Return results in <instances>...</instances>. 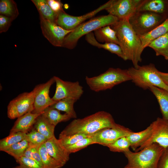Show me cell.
I'll list each match as a JSON object with an SVG mask.
<instances>
[{
	"mask_svg": "<svg viewBox=\"0 0 168 168\" xmlns=\"http://www.w3.org/2000/svg\"><path fill=\"white\" fill-rule=\"evenodd\" d=\"M35 90L20 94L11 100L7 107L8 118L14 119L26 113L32 112L33 108Z\"/></svg>",
	"mask_w": 168,
	"mask_h": 168,
	"instance_id": "8",
	"label": "cell"
},
{
	"mask_svg": "<svg viewBox=\"0 0 168 168\" xmlns=\"http://www.w3.org/2000/svg\"><path fill=\"white\" fill-rule=\"evenodd\" d=\"M44 143L40 145L39 148L43 168H61L64 165L54 159L49 155Z\"/></svg>",
	"mask_w": 168,
	"mask_h": 168,
	"instance_id": "30",
	"label": "cell"
},
{
	"mask_svg": "<svg viewBox=\"0 0 168 168\" xmlns=\"http://www.w3.org/2000/svg\"><path fill=\"white\" fill-rule=\"evenodd\" d=\"M29 145L31 148L32 154L34 160L43 167L41 159L39 152V148L40 146L34 145L30 143Z\"/></svg>",
	"mask_w": 168,
	"mask_h": 168,
	"instance_id": "40",
	"label": "cell"
},
{
	"mask_svg": "<svg viewBox=\"0 0 168 168\" xmlns=\"http://www.w3.org/2000/svg\"><path fill=\"white\" fill-rule=\"evenodd\" d=\"M85 40L91 45L99 48H103L110 53L117 55L123 60L125 58L121 47L118 44L111 43L101 44L96 39L94 34L91 32L85 35Z\"/></svg>",
	"mask_w": 168,
	"mask_h": 168,
	"instance_id": "19",
	"label": "cell"
},
{
	"mask_svg": "<svg viewBox=\"0 0 168 168\" xmlns=\"http://www.w3.org/2000/svg\"><path fill=\"white\" fill-rule=\"evenodd\" d=\"M55 126L51 124L42 114L36 119L33 127L47 139L54 136Z\"/></svg>",
	"mask_w": 168,
	"mask_h": 168,
	"instance_id": "25",
	"label": "cell"
},
{
	"mask_svg": "<svg viewBox=\"0 0 168 168\" xmlns=\"http://www.w3.org/2000/svg\"><path fill=\"white\" fill-rule=\"evenodd\" d=\"M116 32L125 60L131 61L137 68L142 61V43L140 37L133 30L128 20H118L110 26Z\"/></svg>",
	"mask_w": 168,
	"mask_h": 168,
	"instance_id": "1",
	"label": "cell"
},
{
	"mask_svg": "<svg viewBox=\"0 0 168 168\" xmlns=\"http://www.w3.org/2000/svg\"><path fill=\"white\" fill-rule=\"evenodd\" d=\"M133 131L128 128L116 124L113 127L103 128L91 136L94 144L106 146L119 138L127 136Z\"/></svg>",
	"mask_w": 168,
	"mask_h": 168,
	"instance_id": "11",
	"label": "cell"
},
{
	"mask_svg": "<svg viewBox=\"0 0 168 168\" xmlns=\"http://www.w3.org/2000/svg\"><path fill=\"white\" fill-rule=\"evenodd\" d=\"M158 168H168V147L165 149L160 159Z\"/></svg>",
	"mask_w": 168,
	"mask_h": 168,
	"instance_id": "41",
	"label": "cell"
},
{
	"mask_svg": "<svg viewBox=\"0 0 168 168\" xmlns=\"http://www.w3.org/2000/svg\"><path fill=\"white\" fill-rule=\"evenodd\" d=\"M85 79L90 89L96 92L111 89L116 85L131 80L127 69L112 68L97 76H86Z\"/></svg>",
	"mask_w": 168,
	"mask_h": 168,
	"instance_id": "5",
	"label": "cell"
},
{
	"mask_svg": "<svg viewBox=\"0 0 168 168\" xmlns=\"http://www.w3.org/2000/svg\"><path fill=\"white\" fill-rule=\"evenodd\" d=\"M142 0H113L110 6L105 10L119 20H128L137 12Z\"/></svg>",
	"mask_w": 168,
	"mask_h": 168,
	"instance_id": "13",
	"label": "cell"
},
{
	"mask_svg": "<svg viewBox=\"0 0 168 168\" xmlns=\"http://www.w3.org/2000/svg\"><path fill=\"white\" fill-rule=\"evenodd\" d=\"M54 82L53 77L45 83L38 84L34 87L35 93L32 113L42 112L47 108L57 102L53 100L49 96L50 88Z\"/></svg>",
	"mask_w": 168,
	"mask_h": 168,
	"instance_id": "14",
	"label": "cell"
},
{
	"mask_svg": "<svg viewBox=\"0 0 168 168\" xmlns=\"http://www.w3.org/2000/svg\"><path fill=\"white\" fill-rule=\"evenodd\" d=\"M22 156L34 160L32 154L31 148L30 145L28 148L24 153Z\"/></svg>",
	"mask_w": 168,
	"mask_h": 168,
	"instance_id": "43",
	"label": "cell"
},
{
	"mask_svg": "<svg viewBox=\"0 0 168 168\" xmlns=\"http://www.w3.org/2000/svg\"><path fill=\"white\" fill-rule=\"evenodd\" d=\"M91 136V135H89L77 133L59 138L58 140L60 144L66 147L74 144L81 139Z\"/></svg>",
	"mask_w": 168,
	"mask_h": 168,
	"instance_id": "35",
	"label": "cell"
},
{
	"mask_svg": "<svg viewBox=\"0 0 168 168\" xmlns=\"http://www.w3.org/2000/svg\"><path fill=\"white\" fill-rule=\"evenodd\" d=\"M19 14L17 4L14 0L0 1V15L7 17L13 21Z\"/></svg>",
	"mask_w": 168,
	"mask_h": 168,
	"instance_id": "28",
	"label": "cell"
},
{
	"mask_svg": "<svg viewBox=\"0 0 168 168\" xmlns=\"http://www.w3.org/2000/svg\"><path fill=\"white\" fill-rule=\"evenodd\" d=\"M13 21L7 17L0 15V33L7 32Z\"/></svg>",
	"mask_w": 168,
	"mask_h": 168,
	"instance_id": "38",
	"label": "cell"
},
{
	"mask_svg": "<svg viewBox=\"0 0 168 168\" xmlns=\"http://www.w3.org/2000/svg\"><path fill=\"white\" fill-rule=\"evenodd\" d=\"M119 20L115 17L109 14L93 18L82 23L65 37L62 47L69 49H74L79 39L84 35L107 26H110Z\"/></svg>",
	"mask_w": 168,
	"mask_h": 168,
	"instance_id": "4",
	"label": "cell"
},
{
	"mask_svg": "<svg viewBox=\"0 0 168 168\" xmlns=\"http://www.w3.org/2000/svg\"><path fill=\"white\" fill-rule=\"evenodd\" d=\"M40 20L44 36L53 46L62 47L65 37L72 30H65L56 23L40 18Z\"/></svg>",
	"mask_w": 168,
	"mask_h": 168,
	"instance_id": "15",
	"label": "cell"
},
{
	"mask_svg": "<svg viewBox=\"0 0 168 168\" xmlns=\"http://www.w3.org/2000/svg\"><path fill=\"white\" fill-rule=\"evenodd\" d=\"M149 89L154 95L158 101L162 118L168 120V91L154 86H151Z\"/></svg>",
	"mask_w": 168,
	"mask_h": 168,
	"instance_id": "24",
	"label": "cell"
},
{
	"mask_svg": "<svg viewBox=\"0 0 168 168\" xmlns=\"http://www.w3.org/2000/svg\"><path fill=\"white\" fill-rule=\"evenodd\" d=\"M168 32V18L154 29L147 34L140 36L142 43V50L148 47L153 40Z\"/></svg>",
	"mask_w": 168,
	"mask_h": 168,
	"instance_id": "22",
	"label": "cell"
},
{
	"mask_svg": "<svg viewBox=\"0 0 168 168\" xmlns=\"http://www.w3.org/2000/svg\"><path fill=\"white\" fill-rule=\"evenodd\" d=\"M157 73L164 82L168 86V73L163 72L158 70Z\"/></svg>",
	"mask_w": 168,
	"mask_h": 168,
	"instance_id": "42",
	"label": "cell"
},
{
	"mask_svg": "<svg viewBox=\"0 0 168 168\" xmlns=\"http://www.w3.org/2000/svg\"><path fill=\"white\" fill-rule=\"evenodd\" d=\"M13 168H23L21 165H19V166H16L14 167H13Z\"/></svg>",
	"mask_w": 168,
	"mask_h": 168,
	"instance_id": "44",
	"label": "cell"
},
{
	"mask_svg": "<svg viewBox=\"0 0 168 168\" xmlns=\"http://www.w3.org/2000/svg\"><path fill=\"white\" fill-rule=\"evenodd\" d=\"M42 114L55 126L60 122L67 121L71 119L66 114H62L60 111L51 106L47 108L43 111Z\"/></svg>",
	"mask_w": 168,
	"mask_h": 168,
	"instance_id": "27",
	"label": "cell"
},
{
	"mask_svg": "<svg viewBox=\"0 0 168 168\" xmlns=\"http://www.w3.org/2000/svg\"><path fill=\"white\" fill-rule=\"evenodd\" d=\"M131 80L137 86L144 90L154 86L168 91V86L162 80L157 73L158 70L154 64L142 66L137 68L131 67L127 69Z\"/></svg>",
	"mask_w": 168,
	"mask_h": 168,
	"instance_id": "6",
	"label": "cell"
},
{
	"mask_svg": "<svg viewBox=\"0 0 168 168\" xmlns=\"http://www.w3.org/2000/svg\"><path fill=\"white\" fill-rule=\"evenodd\" d=\"M152 131L149 139L135 152L141 150L154 143H156L165 148L168 147V120L157 118L151 124Z\"/></svg>",
	"mask_w": 168,
	"mask_h": 168,
	"instance_id": "12",
	"label": "cell"
},
{
	"mask_svg": "<svg viewBox=\"0 0 168 168\" xmlns=\"http://www.w3.org/2000/svg\"><path fill=\"white\" fill-rule=\"evenodd\" d=\"M49 155L63 165L69 159L70 154L66 148L60 143L55 136L48 139L44 143Z\"/></svg>",
	"mask_w": 168,
	"mask_h": 168,
	"instance_id": "16",
	"label": "cell"
},
{
	"mask_svg": "<svg viewBox=\"0 0 168 168\" xmlns=\"http://www.w3.org/2000/svg\"><path fill=\"white\" fill-rule=\"evenodd\" d=\"M26 133L17 132L9 134L7 137L0 140V150L3 151L12 145L25 139Z\"/></svg>",
	"mask_w": 168,
	"mask_h": 168,
	"instance_id": "32",
	"label": "cell"
},
{
	"mask_svg": "<svg viewBox=\"0 0 168 168\" xmlns=\"http://www.w3.org/2000/svg\"><path fill=\"white\" fill-rule=\"evenodd\" d=\"M157 56H162L168 61V32L153 40L148 45Z\"/></svg>",
	"mask_w": 168,
	"mask_h": 168,
	"instance_id": "26",
	"label": "cell"
},
{
	"mask_svg": "<svg viewBox=\"0 0 168 168\" xmlns=\"http://www.w3.org/2000/svg\"><path fill=\"white\" fill-rule=\"evenodd\" d=\"M16 160L23 168H43L35 160L25 157H21Z\"/></svg>",
	"mask_w": 168,
	"mask_h": 168,
	"instance_id": "37",
	"label": "cell"
},
{
	"mask_svg": "<svg viewBox=\"0 0 168 168\" xmlns=\"http://www.w3.org/2000/svg\"><path fill=\"white\" fill-rule=\"evenodd\" d=\"M39 13L40 18L57 24L58 14L54 12L46 0H31Z\"/></svg>",
	"mask_w": 168,
	"mask_h": 168,
	"instance_id": "21",
	"label": "cell"
},
{
	"mask_svg": "<svg viewBox=\"0 0 168 168\" xmlns=\"http://www.w3.org/2000/svg\"><path fill=\"white\" fill-rule=\"evenodd\" d=\"M43 112L33 113L30 111L18 118L11 129L9 134L19 132L27 133L33 128L36 118Z\"/></svg>",
	"mask_w": 168,
	"mask_h": 168,
	"instance_id": "17",
	"label": "cell"
},
{
	"mask_svg": "<svg viewBox=\"0 0 168 168\" xmlns=\"http://www.w3.org/2000/svg\"><path fill=\"white\" fill-rule=\"evenodd\" d=\"M25 140L30 144L40 146L44 143L48 139L33 127L31 130L26 134Z\"/></svg>",
	"mask_w": 168,
	"mask_h": 168,
	"instance_id": "34",
	"label": "cell"
},
{
	"mask_svg": "<svg viewBox=\"0 0 168 168\" xmlns=\"http://www.w3.org/2000/svg\"><path fill=\"white\" fill-rule=\"evenodd\" d=\"M92 144H94V143L92 137H90L81 139L74 144L65 148L70 154L77 152Z\"/></svg>",
	"mask_w": 168,
	"mask_h": 168,
	"instance_id": "36",
	"label": "cell"
},
{
	"mask_svg": "<svg viewBox=\"0 0 168 168\" xmlns=\"http://www.w3.org/2000/svg\"><path fill=\"white\" fill-rule=\"evenodd\" d=\"M152 131L151 124L145 129L138 132L133 131L127 137L130 144V147L135 151L145 142L151 136Z\"/></svg>",
	"mask_w": 168,
	"mask_h": 168,
	"instance_id": "20",
	"label": "cell"
},
{
	"mask_svg": "<svg viewBox=\"0 0 168 168\" xmlns=\"http://www.w3.org/2000/svg\"><path fill=\"white\" fill-rule=\"evenodd\" d=\"M146 11L168 17V0H142L137 11Z\"/></svg>",
	"mask_w": 168,
	"mask_h": 168,
	"instance_id": "18",
	"label": "cell"
},
{
	"mask_svg": "<svg viewBox=\"0 0 168 168\" xmlns=\"http://www.w3.org/2000/svg\"><path fill=\"white\" fill-rule=\"evenodd\" d=\"M46 0L52 9L56 13L58 14L61 12L64 11L63 8V5L60 0Z\"/></svg>",
	"mask_w": 168,
	"mask_h": 168,
	"instance_id": "39",
	"label": "cell"
},
{
	"mask_svg": "<svg viewBox=\"0 0 168 168\" xmlns=\"http://www.w3.org/2000/svg\"><path fill=\"white\" fill-rule=\"evenodd\" d=\"M116 124L110 113L98 111L84 118L73 120L61 132L59 138L77 133L92 136L103 128L113 127Z\"/></svg>",
	"mask_w": 168,
	"mask_h": 168,
	"instance_id": "2",
	"label": "cell"
},
{
	"mask_svg": "<svg viewBox=\"0 0 168 168\" xmlns=\"http://www.w3.org/2000/svg\"><path fill=\"white\" fill-rule=\"evenodd\" d=\"M77 101L70 98H65L58 101L51 106L60 111L64 112L71 118L75 119L77 116L74 110V105Z\"/></svg>",
	"mask_w": 168,
	"mask_h": 168,
	"instance_id": "29",
	"label": "cell"
},
{
	"mask_svg": "<svg viewBox=\"0 0 168 168\" xmlns=\"http://www.w3.org/2000/svg\"><path fill=\"white\" fill-rule=\"evenodd\" d=\"M168 17L148 11H137L128 19L131 26L139 36L151 32Z\"/></svg>",
	"mask_w": 168,
	"mask_h": 168,
	"instance_id": "7",
	"label": "cell"
},
{
	"mask_svg": "<svg viewBox=\"0 0 168 168\" xmlns=\"http://www.w3.org/2000/svg\"><path fill=\"white\" fill-rule=\"evenodd\" d=\"M56 83L55 93L52 98L55 102L65 98L79 100L83 94V87L78 81H65L59 77L54 76Z\"/></svg>",
	"mask_w": 168,
	"mask_h": 168,
	"instance_id": "9",
	"label": "cell"
},
{
	"mask_svg": "<svg viewBox=\"0 0 168 168\" xmlns=\"http://www.w3.org/2000/svg\"><path fill=\"white\" fill-rule=\"evenodd\" d=\"M94 35L98 42L114 43L119 45L116 32L110 26H105L95 30Z\"/></svg>",
	"mask_w": 168,
	"mask_h": 168,
	"instance_id": "23",
	"label": "cell"
},
{
	"mask_svg": "<svg viewBox=\"0 0 168 168\" xmlns=\"http://www.w3.org/2000/svg\"><path fill=\"white\" fill-rule=\"evenodd\" d=\"M110 150L114 152L123 153L129 150L130 144L127 136L121 137L113 143L106 146Z\"/></svg>",
	"mask_w": 168,
	"mask_h": 168,
	"instance_id": "33",
	"label": "cell"
},
{
	"mask_svg": "<svg viewBox=\"0 0 168 168\" xmlns=\"http://www.w3.org/2000/svg\"><path fill=\"white\" fill-rule=\"evenodd\" d=\"M165 148L153 143L138 152L130 150L124 153L128 160L124 168H158L160 159Z\"/></svg>",
	"mask_w": 168,
	"mask_h": 168,
	"instance_id": "3",
	"label": "cell"
},
{
	"mask_svg": "<svg viewBox=\"0 0 168 168\" xmlns=\"http://www.w3.org/2000/svg\"><path fill=\"white\" fill-rule=\"evenodd\" d=\"M113 1L110 0L94 10L81 16H73L68 14L64 11H62L58 14L57 24L65 30H73L86 19L109 7Z\"/></svg>",
	"mask_w": 168,
	"mask_h": 168,
	"instance_id": "10",
	"label": "cell"
},
{
	"mask_svg": "<svg viewBox=\"0 0 168 168\" xmlns=\"http://www.w3.org/2000/svg\"><path fill=\"white\" fill-rule=\"evenodd\" d=\"M29 146V142L26 140H24L12 145L2 151L13 156L16 160L22 156Z\"/></svg>",
	"mask_w": 168,
	"mask_h": 168,
	"instance_id": "31",
	"label": "cell"
}]
</instances>
